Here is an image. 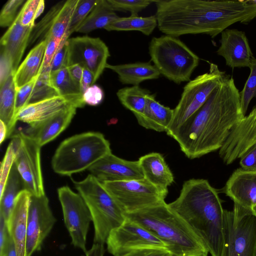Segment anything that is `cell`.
<instances>
[{
    "label": "cell",
    "mask_w": 256,
    "mask_h": 256,
    "mask_svg": "<svg viewBox=\"0 0 256 256\" xmlns=\"http://www.w3.org/2000/svg\"><path fill=\"white\" fill-rule=\"evenodd\" d=\"M178 256L176 255H175V254H171L170 256Z\"/></svg>",
    "instance_id": "91938a15"
},
{
    "label": "cell",
    "mask_w": 256,
    "mask_h": 256,
    "mask_svg": "<svg viewBox=\"0 0 256 256\" xmlns=\"http://www.w3.org/2000/svg\"><path fill=\"white\" fill-rule=\"evenodd\" d=\"M0 86L12 75H14L12 61L9 54L0 48Z\"/></svg>",
    "instance_id": "7dc6e473"
},
{
    "label": "cell",
    "mask_w": 256,
    "mask_h": 256,
    "mask_svg": "<svg viewBox=\"0 0 256 256\" xmlns=\"http://www.w3.org/2000/svg\"><path fill=\"white\" fill-rule=\"evenodd\" d=\"M102 183L144 178L138 160H124L110 153L88 170Z\"/></svg>",
    "instance_id": "e0dca14e"
},
{
    "label": "cell",
    "mask_w": 256,
    "mask_h": 256,
    "mask_svg": "<svg viewBox=\"0 0 256 256\" xmlns=\"http://www.w3.org/2000/svg\"><path fill=\"white\" fill-rule=\"evenodd\" d=\"M46 45V40L38 42L30 51L20 64L14 76L16 88L30 82L38 76Z\"/></svg>",
    "instance_id": "4316f807"
},
{
    "label": "cell",
    "mask_w": 256,
    "mask_h": 256,
    "mask_svg": "<svg viewBox=\"0 0 256 256\" xmlns=\"http://www.w3.org/2000/svg\"><path fill=\"white\" fill-rule=\"evenodd\" d=\"M24 2V0H10L5 4L0 14V26L9 28L12 24L18 10Z\"/></svg>",
    "instance_id": "60d3db41"
},
{
    "label": "cell",
    "mask_w": 256,
    "mask_h": 256,
    "mask_svg": "<svg viewBox=\"0 0 256 256\" xmlns=\"http://www.w3.org/2000/svg\"><path fill=\"white\" fill-rule=\"evenodd\" d=\"M20 10L14 21L2 36L0 48L10 56L14 74L20 65V62L28 45L32 32L34 26H24L20 22Z\"/></svg>",
    "instance_id": "44dd1931"
},
{
    "label": "cell",
    "mask_w": 256,
    "mask_h": 256,
    "mask_svg": "<svg viewBox=\"0 0 256 256\" xmlns=\"http://www.w3.org/2000/svg\"><path fill=\"white\" fill-rule=\"evenodd\" d=\"M106 243L108 252L114 256L140 248L168 250L166 246L161 240L142 226L127 218L122 225L110 232Z\"/></svg>",
    "instance_id": "4fadbf2b"
},
{
    "label": "cell",
    "mask_w": 256,
    "mask_h": 256,
    "mask_svg": "<svg viewBox=\"0 0 256 256\" xmlns=\"http://www.w3.org/2000/svg\"><path fill=\"white\" fill-rule=\"evenodd\" d=\"M90 212L94 229V243L104 244L110 232L126 220L125 212L102 183L91 174L72 180Z\"/></svg>",
    "instance_id": "8992f818"
},
{
    "label": "cell",
    "mask_w": 256,
    "mask_h": 256,
    "mask_svg": "<svg viewBox=\"0 0 256 256\" xmlns=\"http://www.w3.org/2000/svg\"><path fill=\"white\" fill-rule=\"evenodd\" d=\"M50 68H48L39 74L34 84L29 104L60 96L50 83Z\"/></svg>",
    "instance_id": "d590c367"
},
{
    "label": "cell",
    "mask_w": 256,
    "mask_h": 256,
    "mask_svg": "<svg viewBox=\"0 0 256 256\" xmlns=\"http://www.w3.org/2000/svg\"><path fill=\"white\" fill-rule=\"evenodd\" d=\"M224 192L234 204L252 210L256 204V172L236 170L227 180Z\"/></svg>",
    "instance_id": "d6986e66"
},
{
    "label": "cell",
    "mask_w": 256,
    "mask_h": 256,
    "mask_svg": "<svg viewBox=\"0 0 256 256\" xmlns=\"http://www.w3.org/2000/svg\"><path fill=\"white\" fill-rule=\"evenodd\" d=\"M44 40H46V45L40 73L44 70L51 68L52 60L62 40L50 36L46 37Z\"/></svg>",
    "instance_id": "f6af8a7d"
},
{
    "label": "cell",
    "mask_w": 256,
    "mask_h": 256,
    "mask_svg": "<svg viewBox=\"0 0 256 256\" xmlns=\"http://www.w3.org/2000/svg\"><path fill=\"white\" fill-rule=\"evenodd\" d=\"M40 0H28L20 10V22L24 26H35L36 14Z\"/></svg>",
    "instance_id": "7bdbcfd3"
},
{
    "label": "cell",
    "mask_w": 256,
    "mask_h": 256,
    "mask_svg": "<svg viewBox=\"0 0 256 256\" xmlns=\"http://www.w3.org/2000/svg\"><path fill=\"white\" fill-rule=\"evenodd\" d=\"M98 2V0H79L66 34L70 36L72 33L76 32Z\"/></svg>",
    "instance_id": "74e56055"
},
{
    "label": "cell",
    "mask_w": 256,
    "mask_h": 256,
    "mask_svg": "<svg viewBox=\"0 0 256 256\" xmlns=\"http://www.w3.org/2000/svg\"><path fill=\"white\" fill-rule=\"evenodd\" d=\"M14 75L10 76L0 86V120L8 128V138L12 136L16 123V87Z\"/></svg>",
    "instance_id": "83f0119b"
},
{
    "label": "cell",
    "mask_w": 256,
    "mask_h": 256,
    "mask_svg": "<svg viewBox=\"0 0 256 256\" xmlns=\"http://www.w3.org/2000/svg\"><path fill=\"white\" fill-rule=\"evenodd\" d=\"M78 1L79 0H68L65 2L46 38L50 36L59 40L62 39L68 32Z\"/></svg>",
    "instance_id": "836d02e7"
},
{
    "label": "cell",
    "mask_w": 256,
    "mask_h": 256,
    "mask_svg": "<svg viewBox=\"0 0 256 256\" xmlns=\"http://www.w3.org/2000/svg\"><path fill=\"white\" fill-rule=\"evenodd\" d=\"M171 254L166 250L145 248L132 250L118 256H169Z\"/></svg>",
    "instance_id": "681fc988"
},
{
    "label": "cell",
    "mask_w": 256,
    "mask_h": 256,
    "mask_svg": "<svg viewBox=\"0 0 256 256\" xmlns=\"http://www.w3.org/2000/svg\"><path fill=\"white\" fill-rule=\"evenodd\" d=\"M105 252L104 244L94 243L92 247L86 253V256H104Z\"/></svg>",
    "instance_id": "db71d44e"
},
{
    "label": "cell",
    "mask_w": 256,
    "mask_h": 256,
    "mask_svg": "<svg viewBox=\"0 0 256 256\" xmlns=\"http://www.w3.org/2000/svg\"><path fill=\"white\" fill-rule=\"evenodd\" d=\"M111 152L110 143L102 133L88 132L76 134L60 144L52 157V167L58 174L70 176L88 170Z\"/></svg>",
    "instance_id": "5b68a950"
},
{
    "label": "cell",
    "mask_w": 256,
    "mask_h": 256,
    "mask_svg": "<svg viewBox=\"0 0 256 256\" xmlns=\"http://www.w3.org/2000/svg\"><path fill=\"white\" fill-rule=\"evenodd\" d=\"M222 256H256V216L252 210L234 204L224 210Z\"/></svg>",
    "instance_id": "ba28073f"
},
{
    "label": "cell",
    "mask_w": 256,
    "mask_h": 256,
    "mask_svg": "<svg viewBox=\"0 0 256 256\" xmlns=\"http://www.w3.org/2000/svg\"><path fill=\"white\" fill-rule=\"evenodd\" d=\"M159 30L174 37L206 34L212 38L230 26L256 18L250 0H163L154 1Z\"/></svg>",
    "instance_id": "7a4b0ae2"
},
{
    "label": "cell",
    "mask_w": 256,
    "mask_h": 256,
    "mask_svg": "<svg viewBox=\"0 0 256 256\" xmlns=\"http://www.w3.org/2000/svg\"><path fill=\"white\" fill-rule=\"evenodd\" d=\"M68 38L69 36L66 34L62 40L52 60L50 72H56L64 66H67V40L69 38Z\"/></svg>",
    "instance_id": "ee69618b"
},
{
    "label": "cell",
    "mask_w": 256,
    "mask_h": 256,
    "mask_svg": "<svg viewBox=\"0 0 256 256\" xmlns=\"http://www.w3.org/2000/svg\"><path fill=\"white\" fill-rule=\"evenodd\" d=\"M77 108L70 106L42 121L28 125L24 132L41 147L55 139L68 126Z\"/></svg>",
    "instance_id": "ffe728a7"
},
{
    "label": "cell",
    "mask_w": 256,
    "mask_h": 256,
    "mask_svg": "<svg viewBox=\"0 0 256 256\" xmlns=\"http://www.w3.org/2000/svg\"><path fill=\"white\" fill-rule=\"evenodd\" d=\"M102 184L125 213L164 202L168 193V190L156 187L145 178Z\"/></svg>",
    "instance_id": "30bf717a"
},
{
    "label": "cell",
    "mask_w": 256,
    "mask_h": 256,
    "mask_svg": "<svg viewBox=\"0 0 256 256\" xmlns=\"http://www.w3.org/2000/svg\"><path fill=\"white\" fill-rule=\"evenodd\" d=\"M24 190H26L24 181L14 164L0 194V215L6 222L9 220L18 196Z\"/></svg>",
    "instance_id": "4dcf8cb0"
},
{
    "label": "cell",
    "mask_w": 256,
    "mask_h": 256,
    "mask_svg": "<svg viewBox=\"0 0 256 256\" xmlns=\"http://www.w3.org/2000/svg\"><path fill=\"white\" fill-rule=\"evenodd\" d=\"M65 2L60 1L54 5L41 20L35 24L32 32L28 45L31 46L39 40L42 41L44 40Z\"/></svg>",
    "instance_id": "e575fe53"
},
{
    "label": "cell",
    "mask_w": 256,
    "mask_h": 256,
    "mask_svg": "<svg viewBox=\"0 0 256 256\" xmlns=\"http://www.w3.org/2000/svg\"><path fill=\"white\" fill-rule=\"evenodd\" d=\"M106 68L117 74L122 84L138 86L147 80L156 79L160 74L154 65L149 62H138L118 65L107 64Z\"/></svg>",
    "instance_id": "484cf974"
},
{
    "label": "cell",
    "mask_w": 256,
    "mask_h": 256,
    "mask_svg": "<svg viewBox=\"0 0 256 256\" xmlns=\"http://www.w3.org/2000/svg\"><path fill=\"white\" fill-rule=\"evenodd\" d=\"M67 66L78 64L89 70L95 82L106 68L110 56L108 48L99 38L78 36L67 40Z\"/></svg>",
    "instance_id": "5bb4252c"
},
{
    "label": "cell",
    "mask_w": 256,
    "mask_h": 256,
    "mask_svg": "<svg viewBox=\"0 0 256 256\" xmlns=\"http://www.w3.org/2000/svg\"><path fill=\"white\" fill-rule=\"evenodd\" d=\"M70 106L76 107L65 98L52 97L28 104L17 114L16 120L30 125L45 120Z\"/></svg>",
    "instance_id": "603a6c76"
},
{
    "label": "cell",
    "mask_w": 256,
    "mask_h": 256,
    "mask_svg": "<svg viewBox=\"0 0 256 256\" xmlns=\"http://www.w3.org/2000/svg\"><path fill=\"white\" fill-rule=\"evenodd\" d=\"M12 138L16 153L14 164L26 190L32 196L46 194L41 168V146L23 132L12 135Z\"/></svg>",
    "instance_id": "8fae6325"
},
{
    "label": "cell",
    "mask_w": 256,
    "mask_h": 256,
    "mask_svg": "<svg viewBox=\"0 0 256 256\" xmlns=\"http://www.w3.org/2000/svg\"><path fill=\"white\" fill-rule=\"evenodd\" d=\"M157 26L156 15L147 17L130 15L128 17H118L108 26L105 30L108 31L136 30L149 36Z\"/></svg>",
    "instance_id": "1f68e13d"
},
{
    "label": "cell",
    "mask_w": 256,
    "mask_h": 256,
    "mask_svg": "<svg viewBox=\"0 0 256 256\" xmlns=\"http://www.w3.org/2000/svg\"><path fill=\"white\" fill-rule=\"evenodd\" d=\"M56 222L46 196L31 195L27 218L26 256H31L40 250Z\"/></svg>",
    "instance_id": "9a60e30c"
},
{
    "label": "cell",
    "mask_w": 256,
    "mask_h": 256,
    "mask_svg": "<svg viewBox=\"0 0 256 256\" xmlns=\"http://www.w3.org/2000/svg\"><path fill=\"white\" fill-rule=\"evenodd\" d=\"M244 116L240 92L233 78L226 75L204 104L172 138L188 158H198L220 150Z\"/></svg>",
    "instance_id": "6da1fadb"
},
{
    "label": "cell",
    "mask_w": 256,
    "mask_h": 256,
    "mask_svg": "<svg viewBox=\"0 0 256 256\" xmlns=\"http://www.w3.org/2000/svg\"><path fill=\"white\" fill-rule=\"evenodd\" d=\"M150 94L149 90L133 86L120 89L116 96L122 105L130 110L135 116L141 114L144 110L146 96Z\"/></svg>",
    "instance_id": "d6a6232c"
},
{
    "label": "cell",
    "mask_w": 256,
    "mask_h": 256,
    "mask_svg": "<svg viewBox=\"0 0 256 256\" xmlns=\"http://www.w3.org/2000/svg\"><path fill=\"white\" fill-rule=\"evenodd\" d=\"M45 7V2L44 0H40L36 14V20L38 18L43 12Z\"/></svg>",
    "instance_id": "6f0895ef"
},
{
    "label": "cell",
    "mask_w": 256,
    "mask_h": 256,
    "mask_svg": "<svg viewBox=\"0 0 256 256\" xmlns=\"http://www.w3.org/2000/svg\"><path fill=\"white\" fill-rule=\"evenodd\" d=\"M138 161L145 179L158 188L168 190L174 177L161 154L151 152L141 156Z\"/></svg>",
    "instance_id": "d4e9b609"
},
{
    "label": "cell",
    "mask_w": 256,
    "mask_h": 256,
    "mask_svg": "<svg viewBox=\"0 0 256 256\" xmlns=\"http://www.w3.org/2000/svg\"><path fill=\"white\" fill-rule=\"evenodd\" d=\"M67 68L72 80L80 88L83 68L78 64H74L68 66Z\"/></svg>",
    "instance_id": "f5cc1de1"
},
{
    "label": "cell",
    "mask_w": 256,
    "mask_h": 256,
    "mask_svg": "<svg viewBox=\"0 0 256 256\" xmlns=\"http://www.w3.org/2000/svg\"><path fill=\"white\" fill-rule=\"evenodd\" d=\"M39 75V74H38ZM38 76L26 84L16 88V115L30 102L32 90Z\"/></svg>",
    "instance_id": "b9f144b4"
},
{
    "label": "cell",
    "mask_w": 256,
    "mask_h": 256,
    "mask_svg": "<svg viewBox=\"0 0 256 256\" xmlns=\"http://www.w3.org/2000/svg\"><path fill=\"white\" fill-rule=\"evenodd\" d=\"M154 94H148L143 112L136 118L142 127L156 132L168 130L173 118L174 110L156 100Z\"/></svg>",
    "instance_id": "cb8c5ba5"
},
{
    "label": "cell",
    "mask_w": 256,
    "mask_h": 256,
    "mask_svg": "<svg viewBox=\"0 0 256 256\" xmlns=\"http://www.w3.org/2000/svg\"><path fill=\"white\" fill-rule=\"evenodd\" d=\"M254 0L255 3L256 4V0Z\"/></svg>",
    "instance_id": "94428289"
},
{
    "label": "cell",
    "mask_w": 256,
    "mask_h": 256,
    "mask_svg": "<svg viewBox=\"0 0 256 256\" xmlns=\"http://www.w3.org/2000/svg\"><path fill=\"white\" fill-rule=\"evenodd\" d=\"M252 212L253 214L256 216V204L252 208Z\"/></svg>",
    "instance_id": "680465c9"
},
{
    "label": "cell",
    "mask_w": 256,
    "mask_h": 256,
    "mask_svg": "<svg viewBox=\"0 0 256 256\" xmlns=\"http://www.w3.org/2000/svg\"><path fill=\"white\" fill-rule=\"evenodd\" d=\"M118 17L107 0H98L76 32L88 33L98 28L105 29Z\"/></svg>",
    "instance_id": "f546056e"
},
{
    "label": "cell",
    "mask_w": 256,
    "mask_h": 256,
    "mask_svg": "<svg viewBox=\"0 0 256 256\" xmlns=\"http://www.w3.org/2000/svg\"><path fill=\"white\" fill-rule=\"evenodd\" d=\"M241 168L256 172V144L252 146L240 158Z\"/></svg>",
    "instance_id": "c3c4849f"
},
{
    "label": "cell",
    "mask_w": 256,
    "mask_h": 256,
    "mask_svg": "<svg viewBox=\"0 0 256 256\" xmlns=\"http://www.w3.org/2000/svg\"><path fill=\"white\" fill-rule=\"evenodd\" d=\"M125 216L161 240L172 254L178 256H208L209 253L202 241L164 201L125 213Z\"/></svg>",
    "instance_id": "277c9868"
},
{
    "label": "cell",
    "mask_w": 256,
    "mask_h": 256,
    "mask_svg": "<svg viewBox=\"0 0 256 256\" xmlns=\"http://www.w3.org/2000/svg\"><path fill=\"white\" fill-rule=\"evenodd\" d=\"M226 76L217 65L210 63L208 72L189 81L184 88L180 101L174 109L173 118L166 131L168 135L172 137L176 130L204 104Z\"/></svg>",
    "instance_id": "9c48e42d"
},
{
    "label": "cell",
    "mask_w": 256,
    "mask_h": 256,
    "mask_svg": "<svg viewBox=\"0 0 256 256\" xmlns=\"http://www.w3.org/2000/svg\"><path fill=\"white\" fill-rule=\"evenodd\" d=\"M7 138V127L2 121L0 120V144H2Z\"/></svg>",
    "instance_id": "9f6ffc18"
},
{
    "label": "cell",
    "mask_w": 256,
    "mask_h": 256,
    "mask_svg": "<svg viewBox=\"0 0 256 256\" xmlns=\"http://www.w3.org/2000/svg\"><path fill=\"white\" fill-rule=\"evenodd\" d=\"M168 205L202 241L212 256H222L224 210L216 190L207 180H186L178 197Z\"/></svg>",
    "instance_id": "3957f363"
},
{
    "label": "cell",
    "mask_w": 256,
    "mask_h": 256,
    "mask_svg": "<svg viewBox=\"0 0 256 256\" xmlns=\"http://www.w3.org/2000/svg\"><path fill=\"white\" fill-rule=\"evenodd\" d=\"M30 196L31 194L26 190L18 194L9 220L6 222L18 256H26L27 218Z\"/></svg>",
    "instance_id": "7402d4cb"
},
{
    "label": "cell",
    "mask_w": 256,
    "mask_h": 256,
    "mask_svg": "<svg viewBox=\"0 0 256 256\" xmlns=\"http://www.w3.org/2000/svg\"><path fill=\"white\" fill-rule=\"evenodd\" d=\"M50 82L59 96L71 102L77 108L85 106L80 88L72 80L67 66L50 72Z\"/></svg>",
    "instance_id": "f1b7e54d"
},
{
    "label": "cell",
    "mask_w": 256,
    "mask_h": 256,
    "mask_svg": "<svg viewBox=\"0 0 256 256\" xmlns=\"http://www.w3.org/2000/svg\"><path fill=\"white\" fill-rule=\"evenodd\" d=\"M94 78L92 72L86 68H83L82 77L80 81V90L83 94L85 90L94 84Z\"/></svg>",
    "instance_id": "816d5d0a"
},
{
    "label": "cell",
    "mask_w": 256,
    "mask_h": 256,
    "mask_svg": "<svg viewBox=\"0 0 256 256\" xmlns=\"http://www.w3.org/2000/svg\"></svg>",
    "instance_id": "6125c7cd"
},
{
    "label": "cell",
    "mask_w": 256,
    "mask_h": 256,
    "mask_svg": "<svg viewBox=\"0 0 256 256\" xmlns=\"http://www.w3.org/2000/svg\"><path fill=\"white\" fill-rule=\"evenodd\" d=\"M57 192L72 243L86 252V236L92 221L90 210L82 196L68 186L60 187Z\"/></svg>",
    "instance_id": "7c38bea8"
},
{
    "label": "cell",
    "mask_w": 256,
    "mask_h": 256,
    "mask_svg": "<svg viewBox=\"0 0 256 256\" xmlns=\"http://www.w3.org/2000/svg\"><path fill=\"white\" fill-rule=\"evenodd\" d=\"M1 256H18L14 243L11 236L4 253Z\"/></svg>",
    "instance_id": "11a10c76"
},
{
    "label": "cell",
    "mask_w": 256,
    "mask_h": 256,
    "mask_svg": "<svg viewBox=\"0 0 256 256\" xmlns=\"http://www.w3.org/2000/svg\"><path fill=\"white\" fill-rule=\"evenodd\" d=\"M10 238L7 223L4 218L0 215V256L4 253Z\"/></svg>",
    "instance_id": "f907efd6"
},
{
    "label": "cell",
    "mask_w": 256,
    "mask_h": 256,
    "mask_svg": "<svg viewBox=\"0 0 256 256\" xmlns=\"http://www.w3.org/2000/svg\"><path fill=\"white\" fill-rule=\"evenodd\" d=\"M149 54L154 66L165 78L180 84L190 81L199 64L198 56L178 38L169 35L152 38Z\"/></svg>",
    "instance_id": "52a82bcc"
},
{
    "label": "cell",
    "mask_w": 256,
    "mask_h": 256,
    "mask_svg": "<svg viewBox=\"0 0 256 256\" xmlns=\"http://www.w3.org/2000/svg\"><path fill=\"white\" fill-rule=\"evenodd\" d=\"M248 68L250 75L240 92V106L242 114L246 116L250 101L256 97V58L253 57Z\"/></svg>",
    "instance_id": "8d00e7d4"
},
{
    "label": "cell",
    "mask_w": 256,
    "mask_h": 256,
    "mask_svg": "<svg viewBox=\"0 0 256 256\" xmlns=\"http://www.w3.org/2000/svg\"><path fill=\"white\" fill-rule=\"evenodd\" d=\"M256 144V106L232 129L219 150L224 164H230Z\"/></svg>",
    "instance_id": "2e32d148"
},
{
    "label": "cell",
    "mask_w": 256,
    "mask_h": 256,
    "mask_svg": "<svg viewBox=\"0 0 256 256\" xmlns=\"http://www.w3.org/2000/svg\"><path fill=\"white\" fill-rule=\"evenodd\" d=\"M16 150L11 141L0 164V194L2 192L16 158Z\"/></svg>",
    "instance_id": "ab89813d"
},
{
    "label": "cell",
    "mask_w": 256,
    "mask_h": 256,
    "mask_svg": "<svg viewBox=\"0 0 256 256\" xmlns=\"http://www.w3.org/2000/svg\"><path fill=\"white\" fill-rule=\"evenodd\" d=\"M115 11L130 12L131 15L138 16V12L147 8L152 2L150 0H107Z\"/></svg>",
    "instance_id": "f35d334b"
},
{
    "label": "cell",
    "mask_w": 256,
    "mask_h": 256,
    "mask_svg": "<svg viewBox=\"0 0 256 256\" xmlns=\"http://www.w3.org/2000/svg\"><path fill=\"white\" fill-rule=\"evenodd\" d=\"M220 34L216 54L224 58L226 65L232 68H248L254 56L245 32L227 28Z\"/></svg>",
    "instance_id": "ac0fdd59"
},
{
    "label": "cell",
    "mask_w": 256,
    "mask_h": 256,
    "mask_svg": "<svg viewBox=\"0 0 256 256\" xmlns=\"http://www.w3.org/2000/svg\"><path fill=\"white\" fill-rule=\"evenodd\" d=\"M82 98L86 104L92 106L100 104L104 98L102 89L96 84H93L82 94Z\"/></svg>",
    "instance_id": "bcb514c9"
}]
</instances>
